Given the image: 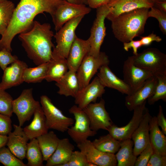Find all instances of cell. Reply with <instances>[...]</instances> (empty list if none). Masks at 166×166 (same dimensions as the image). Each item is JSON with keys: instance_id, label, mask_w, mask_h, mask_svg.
Returning <instances> with one entry per match:
<instances>
[{"instance_id": "25", "label": "cell", "mask_w": 166, "mask_h": 166, "mask_svg": "<svg viewBox=\"0 0 166 166\" xmlns=\"http://www.w3.org/2000/svg\"><path fill=\"white\" fill-rule=\"evenodd\" d=\"M33 119L30 123L23 128L29 140L43 135L48 132L45 118L41 106L38 107L34 113Z\"/></svg>"}, {"instance_id": "35", "label": "cell", "mask_w": 166, "mask_h": 166, "mask_svg": "<svg viewBox=\"0 0 166 166\" xmlns=\"http://www.w3.org/2000/svg\"><path fill=\"white\" fill-rule=\"evenodd\" d=\"M156 76L158 80L157 84L153 94L147 100L149 105H154L160 100L166 101V75Z\"/></svg>"}, {"instance_id": "26", "label": "cell", "mask_w": 166, "mask_h": 166, "mask_svg": "<svg viewBox=\"0 0 166 166\" xmlns=\"http://www.w3.org/2000/svg\"><path fill=\"white\" fill-rule=\"evenodd\" d=\"M150 143L153 152L166 156V137L161 130L156 120V116L151 117L149 122Z\"/></svg>"}, {"instance_id": "28", "label": "cell", "mask_w": 166, "mask_h": 166, "mask_svg": "<svg viewBox=\"0 0 166 166\" xmlns=\"http://www.w3.org/2000/svg\"><path fill=\"white\" fill-rule=\"evenodd\" d=\"M48 63L45 79L48 82L58 81L69 70L66 58L52 56Z\"/></svg>"}, {"instance_id": "2", "label": "cell", "mask_w": 166, "mask_h": 166, "mask_svg": "<svg viewBox=\"0 0 166 166\" xmlns=\"http://www.w3.org/2000/svg\"><path fill=\"white\" fill-rule=\"evenodd\" d=\"M51 28L49 23L41 24L35 20L30 29L19 35L28 57L37 65L48 62L52 58L55 46L52 42L54 34Z\"/></svg>"}, {"instance_id": "32", "label": "cell", "mask_w": 166, "mask_h": 166, "mask_svg": "<svg viewBox=\"0 0 166 166\" xmlns=\"http://www.w3.org/2000/svg\"><path fill=\"white\" fill-rule=\"evenodd\" d=\"M48 65V62H47L34 67L26 68L24 71L22 76L23 82L28 83L41 82L45 79Z\"/></svg>"}, {"instance_id": "37", "label": "cell", "mask_w": 166, "mask_h": 166, "mask_svg": "<svg viewBox=\"0 0 166 166\" xmlns=\"http://www.w3.org/2000/svg\"><path fill=\"white\" fill-rule=\"evenodd\" d=\"M12 96L5 90L0 89V113L11 117L13 113Z\"/></svg>"}, {"instance_id": "14", "label": "cell", "mask_w": 166, "mask_h": 166, "mask_svg": "<svg viewBox=\"0 0 166 166\" xmlns=\"http://www.w3.org/2000/svg\"><path fill=\"white\" fill-rule=\"evenodd\" d=\"M146 101L134 110L132 117L128 123L121 127L113 124L108 129L109 134L119 141L131 139L133 133L138 126L146 109Z\"/></svg>"}, {"instance_id": "29", "label": "cell", "mask_w": 166, "mask_h": 166, "mask_svg": "<svg viewBox=\"0 0 166 166\" xmlns=\"http://www.w3.org/2000/svg\"><path fill=\"white\" fill-rule=\"evenodd\" d=\"M120 148L115 155L117 166H134L137 156L133 151L131 139L120 141Z\"/></svg>"}, {"instance_id": "52", "label": "cell", "mask_w": 166, "mask_h": 166, "mask_svg": "<svg viewBox=\"0 0 166 166\" xmlns=\"http://www.w3.org/2000/svg\"><path fill=\"white\" fill-rule=\"evenodd\" d=\"M147 0L152 2H154H154H155L157 0Z\"/></svg>"}, {"instance_id": "4", "label": "cell", "mask_w": 166, "mask_h": 166, "mask_svg": "<svg viewBox=\"0 0 166 166\" xmlns=\"http://www.w3.org/2000/svg\"><path fill=\"white\" fill-rule=\"evenodd\" d=\"M132 57L135 65L155 76L166 75V55L158 49L148 48Z\"/></svg>"}, {"instance_id": "45", "label": "cell", "mask_w": 166, "mask_h": 166, "mask_svg": "<svg viewBox=\"0 0 166 166\" xmlns=\"http://www.w3.org/2000/svg\"><path fill=\"white\" fill-rule=\"evenodd\" d=\"M140 40L142 46H147L150 45L153 42H161L162 38L159 36L152 33L147 36L141 37Z\"/></svg>"}, {"instance_id": "43", "label": "cell", "mask_w": 166, "mask_h": 166, "mask_svg": "<svg viewBox=\"0 0 166 166\" xmlns=\"http://www.w3.org/2000/svg\"><path fill=\"white\" fill-rule=\"evenodd\" d=\"M166 156L153 152L147 166H166Z\"/></svg>"}, {"instance_id": "1", "label": "cell", "mask_w": 166, "mask_h": 166, "mask_svg": "<svg viewBox=\"0 0 166 166\" xmlns=\"http://www.w3.org/2000/svg\"><path fill=\"white\" fill-rule=\"evenodd\" d=\"M63 0H20L15 8L10 22L0 39V50L11 52L12 41L15 36L29 30L34 18L44 12L51 16Z\"/></svg>"}, {"instance_id": "33", "label": "cell", "mask_w": 166, "mask_h": 166, "mask_svg": "<svg viewBox=\"0 0 166 166\" xmlns=\"http://www.w3.org/2000/svg\"><path fill=\"white\" fill-rule=\"evenodd\" d=\"M25 158L28 161L27 166L43 165L42 154L36 138L30 140L27 143Z\"/></svg>"}, {"instance_id": "36", "label": "cell", "mask_w": 166, "mask_h": 166, "mask_svg": "<svg viewBox=\"0 0 166 166\" xmlns=\"http://www.w3.org/2000/svg\"><path fill=\"white\" fill-rule=\"evenodd\" d=\"M0 163L5 166H27L5 146L0 148Z\"/></svg>"}, {"instance_id": "34", "label": "cell", "mask_w": 166, "mask_h": 166, "mask_svg": "<svg viewBox=\"0 0 166 166\" xmlns=\"http://www.w3.org/2000/svg\"><path fill=\"white\" fill-rule=\"evenodd\" d=\"M15 8L14 4L11 1L0 2V35L2 36L10 22Z\"/></svg>"}, {"instance_id": "16", "label": "cell", "mask_w": 166, "mask_h": 166, "mask_svg": "<svg viewBox=\"0 0 166 166\" xmlns=\"http://www.w3.org/2000/svg\"><path fill=\"white\" fill-rule=\"evenodd\" d=\"M109 11L106 18L110 21L122 14L141 8L150 9L154 2L147 0H109L106 4Z\"/></svg>"}, {"instance_id": "27", "label": "cell", "mask_w": 166, "mask_h": 166, "mask_svg": "<svg viewBox=\"0 0 166 166\" xmlns=\"http://www.w3.org/2000/svg\"><path fill=\"white\" fill-rule=\"evenodd\" d=\"M55 85L59 88L57 93L65 97L75 98L80 90L76 72L72 70H69Z\"/></svg>"}, {"instance_id": "3", "label": "cell", "mask_w": 166, "mask_h": 166, "mask_svg": "<svg viewBox=\"0 0 166 166\" xmlns=\"http://www.w3.org/2000/svg\"><path fill=\"white\" fill-rule=\"evenodd\" d=\"M149 9H137L121 14L112 20L111 28L115 38L124 43L143 34L148 18Z\"/></svg>"}, {"instance_id": "5", "label": "cell", "mask_w": 166, "mask_h": 166, "mask_svg": "<svg viewBox=\"0 0 166 166\" xmlns=\"http://www.w3.org/2000/svg\"><path fill=\"white\" fill-rule=\"evenodd\" d=\"M84 16L73 18L57 31L54 35L57 45L53 49L52 56L66 59L76 36V29Z\"/></svg>"}, {"instance_id": "24", "label": "cell", "mask_w": 166, "mask_h": 166, "mask_svg": "<svg viewBox=\"0 0 166 166\" xmlns=\"http://www.w3.org/2000/svg\"><path fill=\"white\" fill-rule=\"evenodd\" d=\"M74 149V145L70 142L69 139H60L55 151L46 161L45 165L58 166L68 162Z\"/></svg>"}, {"instance_id": "22", "label": "cell", "mask_w": 166, "mask_h": 166, "mask_svg": "<svg viewBox=\"0 0 166 166\" xmlns=\"http://www.w3.org/2000/svg\"><path fill=\"white\" fill-rule=\"evenodd\" d=\"M14 130L8 134L6 145L18 158L22 160L26 157L27 142L29 139L21 126L14 124Z\"/></svg>"}, {"instance_id": "12", "label": "cell", "mask_w": 166, "mask_h": 166, "mask_svg": "<svg viewBox=\"0 0 166 166\" xmlns=\"http://www.w3.org/2000/svg\"><path fill=\"white\" fill-rule=\"evenodd\" d=\"M105 104V100L101 99L99 102L90 103L82 109L89 118L93 131L97 132L100 129L107 131L113 124Z\"/></svg>"}, {"instance_id": "46", "label": "cell", "mask_w": 166, "mask_h": 166, "mask_svg": "<svg viewBox=\"0 0 166 166\" xmlns=\"http://www.w3.org/2000/svg\"><path fill=\"white\" fill-rule=\"evenodd\" d=\"M157 124L161 128V131L166 135V119L164 114L163 109L161 105L159 106L158 113L156 117Z\"/></svg>"}, {"instance_id": "49", "label": "cell", "mask_w": 166, "mask_h": 166, "mask_svg": "<svg viewBox=\"0 0 166 166\" xmlns=\"http://www.w3.org/2000/svg\"><path fill=\"white\" fill-rule=\"evenodd\" d=\"M7 139V135H0V148L6 145Z\"/></svg>"}, {"instance_id": "47", "label": "cell", "mask_w": 166, "mask_h": 166, "mask_svg": "<svg viewBox=\"0 0 166 166\" xmlns=\"http://www.w3.org/2000/svg\"><path fill=\"white\" fill-rule=\"evenodd\" d=\"M109 0H87V5L91 8L97 9L107 3Z\"/></svg>"}, {"instance_id": "51", "label": "cell", "mask_w": 166, "mask_h": 166, "mask_svg": "<svg viewBox=\"0 0 166 166\" xmlns=\"http://www.w3.org/2000/svg\"><path fill=\"white\" fill-rule=\"evenodd\" d=\"M86 166H97L95 164H94L93 163L89 162L87 163Z\"/></svg>"}, {"instance_id": "10", "label": "cell", "mask_w": 166, "mask_h": 166, "mask_svg": "<svg viewBox=\"0 0 166 166\" xmlns=\"http://www.w3.org/2000/svg\"><path fill=\"white\" fill-rule=\"evenodd\" d=\"M32 91L31 88L24 89L13 101V113L16 115L19 125L21 127L30 119L36 109L40 106L39 102L34 99Z\"/></svg>"}, {"instance_id": "18", "label": "cell", "mask_w": 166, "mask_h": 166, "mask_svg": "<svg viewBox=\"0 0 166 166\" xmlns=\"http://www.w3.org/2000/svg\"><path fill=\"white\" fill-rule=\"evenodd\" d=\"M158 82L155 76L149 78L136 90L127 95L125 105L130 111L142 104L153 94Z\"/></svg>"}, {"instance_id": "41", "label": "cell", "mask_w": 166, "mask_h": 166, "mask_svg": "<svg viewBox=\"0 0 166 166\" xmlns=\"http://www.w3.org/2000/svg\"><path fill=\"white\" fill-rule=\"evenodd\" d=\"M11 52L6 50H0V67L3 71L8 65L18 59L16 56L12 55Z\"/></svg>"}, {"instance_id": "6", "label": "cell", "mask_w": 166, "mask_h": 166, "mask_svg": "<svg viewBox=\"0 0 166 166\" xmlns=\"http://www.w3.org/2000/svg\"><path fill=\"white\" fill-rule=\"evenodd\" d=\"M40 103L48 129H53L64 132L74 124V120L65 115L46 95L41 96Z\"/></svg>"}, {"instance_id": "31", "label": "cell", "mask_w": 166, "mask_h": 166, "mask_svg": "<svg viewBox=\"0 0 166 166\" xmlns=\"http://www.w3.org/2000/svg\"><path fill=\"white\" fill-rule=\"evenodd\" d=\"M92 143L99 151L105 153L115 154L120 148V141L117 140L109 134L95 139Z\"/></svg>"}, {"instance_id": "39", "label": "cell", "mask_w": 166, "mask_h": 166, "mask_svg": "<svg viewBox=\"0 0 166 166\" xmlns=\"http://www.w3.org/2000/svg\"><path fill=\"white\" fill-rule=\"evenodd\" d=\"M153 150L149 142L137 157L134 166H147L153 153Z\"/></svg>"}, {"instance_id": "13", "label": "cell", "mask_w": 166, "mask_h": 166, "mask_svg": "<svg viewBox=\"0 0 166 166\" xmlns=\"http://www.w3.org/2000/svg\"><path fill=\"white\" fill-rule=\"evenodd\" d=\"M123 73V80L130 87L131 94L138 89L148 79L155 76L151 72L135 65L132 56L128 57L124 61Z\"/></svg>"}, {"instance_id": "17", "label": "cell", "mask_w": 166, "mask_h": 166, "mask_svg": "<svg viewBox=\"0 0 166 166\" xmlns=\"http://www.w3.org/2000/svg\"><path fill=\"white\" fill-rule=\"evenodd\" d=\"M105 88L98 77H96L90 83L79 90L74 98L75 104L83 109L90 103L96 102L105 93Z\"/></svg>"}, {"instance_id": "8", "label": "cell", "mask_w": 166, "mask_h": 166, "mask_svg": "<svg viewBox=\"0 0 166 166\" xmlns=\"http://www.w3.org/2000/svg\"><path fill=\"white\" fill-rule=\"evenodd\" d=\"M109 57L104 52L101 51L97 56L87 54L76 72L80 89L90 83L92 77L102 66L109 65Z\"/></svg>"}, {"instance_id": "50", "label": "cell", "mask_w": 166, "mask_h": 166, "mask_svg": "<svg viewBox=\"0 0 166 166\" xmlns=\"http://www.w3.org/2000/svg\"><path fill=\"white\" fill-rule=\"evenodd\" d=\"M67 2L77 4L87 5V0H65Z\"/></svg>"}, {"instance_id": "42", "label": "cell", "mask_w": 166, "mask_h": 166, "mask_svg": "<svg viewBox=\"0 0 166 166\" xmlns=\"http://www.w3.org/2000/svg\"><path fill=\"white\" fill-rule=\"evenodd\" d=\"M12 128L10 117L0 113V135L7 136Z\"/></svg>"}, {"instance_id": "21", "label": "cell", "mask_w": 166, "mask_h": 166, "mask_svg": "<svg viewBox=\"0 0 166 166\" xmlns=\"http://www.w3.org/2000/svg\"><path fill=\"white\" fill-rule=\"evenodd\" d=\"M25 62L18 59L7 67L3 71L0 89L5 90L12 87L19 85L23 82L22 76L25 69L28 67Z\"/></svg>"}, {"instance_id": "9", "label": "cell", "mask_w": 166, "mask_h": 166, "mask_svg": "<svg viewBox=\"0 0 166 166\" xmlns=\"http://www.w3.org/2000/svg\"><path fill=\"white\" fill-rule=\"evenodd\" d=\"M96 18L90 30L89 38L90 48L89 54L97 56L100 52V49L106 34L105 21L109 11L106 4L96 9Z\"/></svg>"}, {"instance_id": "48", "label": "cell", "mask_w": 166, "mask_h": 166, "mask_svg": "<svg viewBox=\"0 0 166 166\" xmlns=\"http://www.w3.org/2000/svg\"><path fill=\"white\" fill-rule=\"evenodd\" d=\"M155 4L157 7V8L166 12V1L157 0L154 2Z\"/></svg>"}, {"instance_id": "15", "label": "cell", "mask_w": 166, "mask_h": 166, "mask_svg": "<svg viewBox=\"0 0 166 166\" xmlns=\"http://www.w3.org/2000/svg\"><path fill=\"white\" fill-rule=\"evenodd\" d=\"M77 147L86 156L87 161L97 166H116L115 154L101 152L96 148L88 139L77 144Z\"/></svg>"}, {"instance_id": "40", "label": "cell", "mask_w": 166, "mask_h": 166, "mask_svg": "<svg viewBox=\"0 0 166 166\" xmlns=\"http://www.w3.org/2000/svg\"><path fill=\"white\" fill-rule=\"evenodd\" d=\"M69 166H86L88 162L85 155L81 151H73L68 162Z\"/></svg>"}, {"instance_id": "44", "label": "cell", "mask_w": 166, "mask_h": 166, "mask_svg": "<svg viewBox=\"0 0 166 166\" xmlns=\"http://www.w3.org/2000/svg\"><path fill=\"white\" fill-rule=\"evenodd\" d=\"M142 46L140 40H132L128 42L123 43V48L124 50L128 51L130 49L132 48L134 55L137 53V50L139 48Z\"/></svg>"}, {"instance_id": "53", "label": "cell", "mask_w": 166, "mask_h": 166, "mask_svg": "<svg viewBox=\"0 0 166 166\" xmlns=\"http://www.w3.org/2000/svg\"><path fill=\"white\" fill-rule=\"evenodd\" d=\"M6 0H0V2H2Z\"/></svg>"}, {"instance_id": "23", "label": "cell", "mask_w": 166, "mask_h": 166, "mask_svg": "<svg viewBox=\"0 0 166 166\" xmlns=\"http://www.w3.org/2000/svg\"><path fill=\"white\" fill-rule=\"evenodd\" d=\"M97 76L105 87L114 89L126 95L131 93L128 85L112 71L108 65H103L99 69Z\"/></svg>"}, {"instance_id": "20", "label": "cell", "mask_w": 166, "mask_h": 166, "mask_svg": "<svg viewBox=\"0 0 166 166\" xmlns=\"http://www.w3.org/2000/svg\"><path fill=\"white\" fill-rule=\"evenodd\" d=\"M90 48L89 39L84 40L76 36L66 59L69 70L77 72Z\"/></svg>"}, {"instance_id": "30", "label": "cell", "mask_w": 166, "mask_h": 166, "mask_svg": "<svg viewBox=\"0 0 166 166\" xmlns=\"http://www.w3.org/2000/svg\"><path fill=\"white\" fill-rule=\"evenodd\" d=\"M36 139L43 160L46 161L55 151L60 139L53 131L48 132Z\"/></svg>"}, {"instance_id": "11", "label": "cell", "mask_w": 166, "mask_h": 166, "mask_svg": "<svg viewBox=\"0 0 166 166\" xmlns=\"http://www.w3.org/2000/svg\"><path fill=\"white\" fill-rule=\"evenodd\" d=\"M91 11V8L86 5L73 4L64 0L51 16L55 30L57 31L67 22L77 16H85Z\"/></svg>"}, {"instance_id": "7", "label": "cell", "mask_w": 166, "mask_h": 166, "mask_svg": "<svg viewBox=\"0 0 166 166\" xmlns=\"http://www.w3.org/2000/svg\"><path fill=\"white\" fill-rule=\"evenodd\" d=\"M69 111L70 114L73 115L75 122L67 131L70 137L77 144L97 134V132L91 129L89 118L82 109L75 105L72 106Z\"/></svg>"}, {"instance_id": "54", "label": "cell", "mask_w": 166, "mask_h": 166, "mask_svg": "<svg viewBox=\"0 0 166 166\" xmlns=\"http://www.w3.org/2000/svg\"><path fill=\"white\" fill-rule=\"evenodd\" d=\"M159 1H166V0H158Z\"/></svg>"}, {"instance_id": "19", "label": "cell", "mask_w": 166, "mask_h": 166, "mask_svg": "<svg viewBox=\"0 0 166 166\" xmlns=\"http://www.w3.org/2000/svg\"><path fill=\"white\" fill-rule=\"evenodd\" d=\"M151 117L146 108L138 126L132 135L133 153L137 156L150 142L149 122Z\"/></svg>"}, {"instance_id": "38", "label": "cell", "mask_w": 166, "mask_h": 166, "mask_svg": "<svg viewBox=\"0 0 166 166\" xmlns=\"http://www.w3.org/2000/svg\"><path fill=\"white\" fill-rule=\"evenodd\" d=\"M148 12V17L156 18L158 21L160 28L164 34H166V12L156 8L151 7Z\"/></svg>"}]
</instances>
